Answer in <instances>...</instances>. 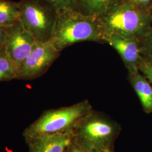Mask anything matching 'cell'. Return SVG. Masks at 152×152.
<instances>
[{
	"instance_id": "cell-4",
	"label": "cell",
	"mask_w": 152,
	"mask_h": 152,
	"mask_svg": "<svg viewBox=\"0 0 152 152\" xmlns=\"http://www.w3.org/2000/svg\"><path fill=\"white\" fill-rule=\"evenodd\" d=\"M92 109L88 100L71 106L44 111L23 132L24 139L45 134L72 133L78 121Z\"/></svg>"
},
{
	"instance_id": "cell-3",
	"label": "cell",
	"mask_w": 152,
	"mask_h": 152,
	"mask_svg": "<svg viewBox=\"0 0 152 152\" xmlns=\"http://www.w3.org/2000/svg\"><path fill=\"white\" fill-rule=\"evenodd\" d=\"M104 38L117 35L141 39L152 26V14L121 1L100 17Z\"/></svg>"
},
{
	"instance_id": "cell-2",
	"label": "cell",
	"mask_w": 152,
	"mask_h": 152,
	"mask_svg": "<svg viewBox=\"0 0 152 152\" xmlns=\"http://www.w3.org/2000/svg\"><path fill=\"white\" fill-rule=\"evenodd\" d=\"M121 126L109 115L93 109L82 116L73 129V141L92 152H114Z\"/></svg>"
},
{
	"instance_id": "cell-11",
	"label": "cell",
	"mask_w": 152,
	"mask_h": 152,
	"mask_svg": "<svg viewBox=\"0 0 152 152\" xmlns=\"http://www.w3.org/2000/svg\"><path fill=\"white\" fill-rule=\"evenodd\" d=\"M121 0H78L76 10L91 16L100 17Z\"/></svg>"
},
{
	"instance_id": "cell-5",
	"label": "cell",
	"mask_w": 152,
	"mask_h": 152,
	"mask_svg": "<svg viewBox=\"0 0 152 152\" xmlns=\"http://www.w3.org/2000/svg\"><path fill=\"white\" fill-rule=\"evenodd\" d=\"M19 21L38 42L50 41L54 31L56 12L42 0L18 2Z\"/></svg>"
},
{
	"instance_id": "cell-9",
	"label": "cell",
	"mask_w": 152,
	"mask_h": 152,
	"mask_svg": "<svg viewBox=\"0 0 152 152\" xmlns=\"http://www.w3.org/2000/svg\"><path fill=\"white\" fill-rule=\"evenodd\" d=\"M72 140V133L45 134L25 139L29 152H65Z\"/></svg>"
},
{
	"instance_id": "cell-18",
	"label": "cell",
	"mask_w": 152,
	"mask_h": 152,
	"mask_svg": "<svg viewBox=\"0 0 152 152\" xmlns=\"http://www.w3.org/2000/svg\"><path fill=\"white\" fill-rule=\"evenodd\" d=\"M65 152H92L89 151H87L86 149H85L82 148V147L79 146L77 143L74 141L71 142L69 146L67 148Z\"/></svg>"
},
{
	"instance_id": "cell-10",
	"label": "cell",
	"mask_w": 152,
	"mask_h": 152,
	"mask_svg": "<svg viewBox=\"0 0 152 152\" xmlns=\"http://www.w3.org/2000/svg\"><path fill=\"white\" fill-rule=\"evenodd\" d=\"M128 79L139 99L144 111L152 113V86L139 68L128 71Z\"/></svg>"
},
{
	"instance_id": "cell-17",
	"label": "cell",
	"mask_w": 152,
	"mask_h": 152,
	"mask_svg": "<svg viewBox=\"0 0 152 152\" xmlns=\"http://www.w3.org/2000/svg\"><path fill=\"white\" fill-rule=\"evenodd\" d=\"M141 10L152 14V0H121Z\"/></svg>"
},
{
	"instance_id": "cell-12",
	"label": "cell",
	"mask_w": 152,
	"mask_h": 152,
	"mask_svg": "<svg viewBox=\"0 0 152 152\" xmlns=\"http://www.w3.org/2000/svg\"><path fill=\"white\" fill-rule=\"evenodd\" d=\"M18 20V2L9 0H0V27H9Z\"/></svg>"
},
{
	"instance_id": "cell-14",
	"label": "cell",
	"mask_w": 152,
	"mask_h": 152,
	"mask_svg": "<svg viewBox=\"0 0 152 152\" xmlns=\"http://www.w3.org/2000/svg\"><path fill=\"white\" fill-rule=\"evenodd\" d=\"M142 58L152 63V26L147 34L140 39Z\"/></svg>"
},
{
	"instance_id": "cell-8",
	"label": "cell",
	"mask_w": 152,
	"mask_h": 152,
	"mask_svg": "<svg viewBox=\"0 0 152 152\" xmlns=\"http://www.w3.org/2000/svg\"><path fill=\"white\" fill-rule=\"evenodd\" d=\"M104 42L117 51L128 71L139 68L142 59L140 39L111 35L105 37Z\"/></svg>"
},
{
	"instance_id": "cell-13",
	"label": "cell",
	"mask_w": 152,
	"mask_h": 152,
	"mask_svg": "<svg viewBox=\"0 0 152 152\" xmlns=\"http://www.w3.org/2000/svg\"><path fill=\"white\" fill-rule=\"evenodd\" d=\"M18 66L7 53L5 46L0 49V82L16 78Z\"/></svg>"
},
{
	"instance_id": "cell-6",
	"label": "cell",
	"mask_w": 152,
	"mask_h": 152,
	"mask_svg": "<svg viewBox=\"0 0 152 152\" xmlns=\"http://www.w3.org/2000/svg\"><path fill=\"white\" fill-rule=\"evenodd\" d=\"M60 52L50 41H37L32 52L18 66L17 80H32L44 74L59 56Z\"/></svg>"
},
{
	"instance_id": "cell-19",
	"label": "cell",
	"mask_w": 152,
	"mask_h": 152,
	"mask_svg": "<svg viewBox=\"0 0 152 152\" xmlns=\"http://www.w3.org/2000/svg\"><path fill=\"white\" fill-rule=\"evenodd\" d=\"M6 38V27H0V49L5 45Z\"/></svg>"
},
{
	"instance_id": "cell-1",
	"label": "cell",
	"mask_w": 152,
	"mask_h": 152,
	"mask_svg": "<svg viewBox=\"0 0 152 152\" xmlns=\"http://www.w3.org/2000/svg\"><path fill=\"white\" fill-rule=\"evenodd\" d=\"M50 41L59 51L83 41L104 42V32L100 17L66 9L56 12Z\"/></svg>"
},
{
	"instance_id": "cell-15",
	"label": "cell",
	"mask_w": 152,
	"mask_h": 152,
	"mask_svg": "<svg viewBox=\"0 0 152 152\" xmlns=\"http://www.w3.org/2000/svg\"><path fill=\"white\" fill-rule=\"evenodd\" d=\"M48 4L56 12L63 9H76L78 0H42Z\"/></svg>"
},
{
	"instance_id": "cell-16",
	"label": "cell",
	"mask_w": 152,
	"mask_h": 152,
	"mask_svg": "<svg viewBox=\"0 0 152 152\" xmlns=\"http://www.w3.org/2000/svg\"><path fill=\"white\" fill-rule=\"evenodd\" d=\"M139 69L147 78L152 86V63L142 58L141 62L139 65Z\"/></svg>"
},
{
	"instance_id": "cell-7",
	"label": "cell",
	"mask_w": 152,
	"mask_h": 152,
	"mask_svg": "<svg viewBox=\"0 0 152 152\" xmlns=\"http://www.w3.org/2000/svg\"><path fill=\"white\" fill-rule=\"evenodd\" d=\"M6 51L19 66L32 52L37 41L19 20L6 27Z\"/></svg>"
}]
</instances>
